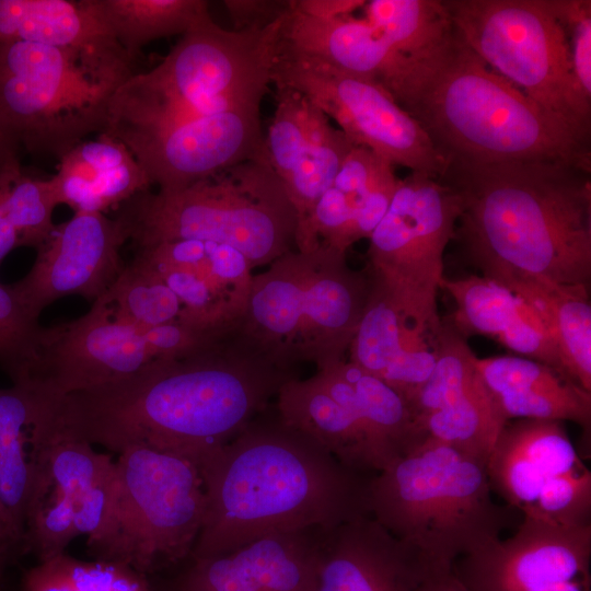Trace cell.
<instances>
[{"label": "cell", "instance_id": "9", "mask_svg": "<svg viewBox=\"0 0 591 591\" xmlns=\"http://www.w3.org/2000/svg\"><path fill=\"white\" fill-rule=\"evenodd\" d=\"M124 50L0 40V119L20 147L60 158L104 132L112 99L134 73Z\"/></svg>", "mask_w": 591, "mask_h": 591}, {"label": "cell", "instance_id": "31", "mask_svg": "<svg viewBox=\"0 0 591 591\" xmlns=\"http://www.w3.org/2000/svg\"><path fill=\"white\" fill-rule=\"evenodd\" d=\"M0 40L90 51L124 50L86 0H0Z\"/></svg>", "mask_w": 591, "mask_h": 591}, {"label": "cell", "instance_id": "22", "mask_svg": "<svg viewBox=\"0 0 591 591\" xmlns=\"http://www.w3.org/2000/svg\"><path fill=\"white\" fill-rule=\"evenodd\" d=\"M586 467L561 421L518 419L503 427L486 472L493 491L531 515L563 478Z\"/></svg>", "mask_w": 591, "mask_h": 591}, {"label": "cell", "instance_id": "47", "mask_svg": "<svg viewBox=\"0 0 591 591\" xmlns=\"http://www.w3.org/2000/svg\"><path fill=\"white\" fill-rule=\"evenodd\" d=\"M12 548L10 546L7 532L0 515V566L3 567V564L12 554Z\"/></svg>", "mask_w": 591, "mask_h": 591}, {"label": "cell", "instance_id": "29", "mask_svg": "<svg viewBox=\"0 0 591 591\" xmlns=\"http://www.w3.org/2000/svg\"><path fill=\"white\" fill-rule=\"evenodd\" d=\"M415 422L424 441L449 445L485 466L508 422L478 370L450 387L421 398Z\"/></svg>", "mask_w": 591, "mask_h": 591}, {"label": "cell", "instance_id": "8", "mask_svg": "<svg viewBox=\"0 0 591 591\" xmlns=\"http://www.w3.org/2000/svg\"><path fill=\"white\" fill-rule=\"evenodd\" d=\"M370 287L369 271L350 268L346 253L293 248L253 275L232 327L286 369H317L346 358Z\"/></svg>", "mask_w": 591, "mask_h": 591}, {"label": "cell", "instance_id": "34", "mask_svg": "<svg viewBox=\"0 0 591 591\" xmlns=\"http://www.w3.org/2000/svg\"><path fill=\"white\" fill-rule=\"evenodd\" d=\"M303 99L306 141L290 177L283 184L296 210L297 231L305 223L323 193L332 185L354 147L318 107L304 96Z\"/></svg>", "mask_w": 591, "mask_h": 591}, {"label": "cell", "instance_id": "1", "mask_svg": "<svg viewBox=\"0 0 591 591\" xmlns=\"http://www.w3.org/2000/svg\"><path fill=\"white\" fill-rule=\"evenodd\" d=\"M298 376L231 326L185 355L152 360L127 378L53 401L47 421L57 434L117 454L148 447L198 466Z\"/></svg>", "mask_w": 591, "mask_h": 591}, {"label": "cell", "instance_id": "5", "mask_svg": "<svg viewBox=\"0 0 591 591\" xmlns=\"http://www.w3.org/2000/svg\"><path fill=\"white\" fill-rule=\"evenodd\" d=\"M286 13L266 27L241 31L205 18L157 67L117 89L104 132L125 142L198 117L260 107Z\"/></svg>", "mask_w": 591, "mask_h": 591}, {"label": "cell", "instance_id": "23", "mask_svg": "<svg viewBox=\"0 0 591 591\" xmlns=\"http://www.w3.org/2000/svg\"><path fill=\"white\" fill-rule=\"evenodd\" d=\"M370 277L368 300L347 359L407 403L433 369L436 332L418 326L389 289Z\"/></svg>", "mask_w": 591, "mask_h": 591}, {"label": "cell", "instance_id": "15", "mask_svg": "<svg viewBox=\"0 0 591 591\" xmlns=\"http://www.w3.org/2000/svg\"><path fill=\"white\" fill-rule=\"evenodd\" d=\"M152 360L140 329L116 321L96 299L79 318L45 327L37 366L22 385L53 401L127 378Z\"/></svg>", "mask_w": 591, "mask_h": 591}, {"label": "cell", "instance_id": "26", "mask_svg": "<svg viewBox=\"0 0 591 591\" xmlns=\"http://www.w3.org/2000/svg\"><path fill=\"white\" fill-rule=\"evenodd\" d=\"M275 399L285 422L309 434L346 466L366 475L385 467L349 397L316 372L288 381Z\"/></svg>", "mask_w": 591, "mask_h": 591}, {"label": "cell", "instance_id": "44", "mask_svg": "<svg viewBox=\"0 0 591 591\" xmlns=\"http://www.w3.org/2000/svg\"><path fill=\"white\" fill-rule=\"evenodd\" d=\"M420 591H472L454 575L452 569L439 570L431 568Z\"/></svg>", "mask_w": 591, "mask_h": 591}, {"label": "cell", "instance_id": "43", "mask_svg": "<svg viewBox=\"0 0 591 591\" xmlns=\"http://www.w3.org/2000/svg\"><path fill=\"white\" fill-rule=\"evenodd\" d=\"M364 3V0H291V4L297 11L318 19H334L352 14Z\"/></svg>", "mask_w": 591, "mask_h": 591}, {"label": "cell", "instance_id": "45", "mask_svg": "<svg viewBox=\"0 0 591 591\" xmlns=\"http://www.w3.org/2000/svg\"><path fill=\"white\" fill-rule=\"evenodd\" d=\"M20 144L0 119V172L19 163Z\"/></svg>", "mask_w": 591, "mask_h": 591}, {"label": "cell", "instance_id": "20", "mask_svg": "<svg viewBox=\"0 0 591 591\" xmlns=\"http://www.w3.org/2000/svg\"><path fill=\"white\" fill-rule=\"evenodd\" d=\"M431 567L371 515L324 529L315 591H420Z\"/></svg>", "mask_w": 591, "mask_h": 591}, {"label": "cell", "instance_id": "46", "mask_svg": "<svg viewBox=\"0 0 591 591\" xmlns=\"http://www.w3.org/2000/svg\"><path fill=\"white\" fill-rule=\"evenodd\" d=\"M16 247H20L18 235L8 221L0 202V264Z\"/></svg>", "mask_w": 591, "mask_h": 591}, {"label": "cell", "instance_id": "14", "mask_svg": "<svg viewBox=\"0 0 591 591\" xmlns=\"http://www.w3.org/2000/svg\"><path fill=\"white\" fill-rule=\"evenodd\" d=\"M591 524L523 515L515 533L457 558L452 570L472 591H591Z\"/></svg>", "mask_w": 591, "mask_h": 591}, {"label": "cell", "instance_id": "4", "mask_svg": "<svg viewBox=\"0 0 591 591\" xmlns=\"http://www.w3.org/2000/svg\"><path fill=\"white\" fill-rule=\"evenodd\" d=\"M397 103L445 161H560L591 167L590 137L488 67L454 27L438 48L413 59Z\"/></svg>", "mask_w": 591, "mask_h": 591}, {"label": "cell", "instance_id": "48", "mask_svg": "<svg viewBox=\"0 0 591 591\" xmlns=\"http://www.w3.org/2000/svg\"><path fill=\"white\" fill-rule=\"evenodd\" d=\"M0 591H3V588H2V586H1V583H0Z\"/></svg>", "mask_w": 591, "mask_h": 591}, {"label": "cell", "instance_id": "11", "mask_svg": "<svg viewBox=\"0 0 591 591\" xmlns=\"http://www.w3.org/2000/svg\"><path fill=\"white\" fill-rule=\"evenodd\" d=\"M466 46L546 112L590 137L591 100L573 73L553 0L443 1Z\"/></svg>", "mask_w": 591, "mask_h": 591}, {"label": "cell", "instance_id": "10", "mask_svg": "<svg viewBox=\"0 0 591 591\" xmlns=\"http://www.w3.org/2000/svg\"><path fill=\"white\" fill-rule=\"evenodd\" d=\"M206 497L195 463L148 447L124 450L115 461L109 510L88 542L97 560L147 577L190 558L201 530Z\"/></svg>", "mask_w": 591, "mask_h": 591}, {"label": "cell", "instance_id": "39", "mask_svg": "<svg viewBox=\"0 0 591 591\" xmlns=\"http://www.w3.org/2000/svg\"><path fill=\"white\" fill-rule=\"evenodd\" d=\"M74 591H152L146 576L115 563L81 561L61 555Z\"/></svg>", "mask_w": 591, "mask_h": 591}, {"label": "cell", "instance_id": "13", "mask_svg": "<svg viewBox=\"0 0 591 591\" xmlns=\"http://www.w3.org/2000/svg\"><path fill=\"white\" fill-rule=\"evenodd\" d=\"M271 83L276 89H290L309 100L354 146L369 149L393 166H405L437 178L443 174L447 161L427 132L373 80L279 48Z\"/></svg>", "mask_w": 591, "mask_h": 591}, {"label": "cell", "instance_id": "25", "mask_svg": "<svg viewBox=\"0 0 591 591\" xmlns=\"http://www.w3.org/2000/svg\"><path fill=\"white\" fill-rule=\"evenodd\" d=\"M440 289L455 305L448 322L463 337L486 336L520 357L548 364L566 375L552 335L523 298L478 275L443 277Z\"/></svg>", "mask_w": 591, "mask_h": 591}, {"label": "cell", "instance_id": "33", "mask_svg": "<svg viewBox=\"0 0 591 591\" xmlns=\"http://www.w3.org/2000/svg\"><path fill=\"white\" fill-rule=\"evenodd\" d=\"M92 12L135 61L148 43L185 34L209 16L204 0H86Z\"/></svg>", "mask_w": 591, "mask_h": 591}, {"label": "cell", "instance_id": "16", "mask_svg": "<svg viewBox=\"0 0 591 591\" xmlns=\"http://www.w3.org/2000/svg\"><path fill=\"white\" fill-rule=\"evenodd\" d=\"M124 144L160 190L182 189L240 162L267 157L260 107L198 117Z\"/></svg>", "mask_w": 591, "mask_h": 591}, {"label": "cell", "instance_id": "6", "mask_svg": "<svg viewBox=\"0 0 591 591\" xmlns=\"http://www.w3.org/2000/svg\"><path fill=\"white\" fill-rule=\"evenodd\" d=\"M367 502L378 523L439 570L500 537L512 515L494 500L484 464L431 440L374 474Z\"/></svg>", "mask_w": 591, "mask_h": 591}, {"label": "cell", "instance_id": "38", "mask_svg": "<svg viewBox=\"0 0 591 591\" xmlns=\"http://www.w3.org/2000/svg\"><path fill=\"white\" fill-rule=\"evenodd\" d=\"M45 327L0 283V367L15 385L32 378L38 362Z\"/></svg>", "mask_w": 591, "mask_h": 591}, {"label": "cell", "instance_id": "37", "mask_svg": "<svg viewBox=\"0 0 591 591\" xmlns=\"http://www.w3.org/2000/svg\"><path fill=\"white\" fill-rule=\"evenodd\" d=\"M0 202L19 246L39 247L56 227L53 211L58 202L49 179L26 175L20 162L0 172Z\"/></svg>", "mask_w": 591, "mask_h": 591}, {"label": "cell", "instance_id": "12", "mask_svg": "<svg viewBox=\"0 0 591 591\" xmlns=\"http://www.w3.org/2000/svg\"><path fill=\"white\" fill-rule=\"evenodd\" d=\"M460 216L456 194L439 178L412 172L369 237V274L421 328L436 331L443 253Z\"/></svg>", "mask_w": 591, "mask_h": 591}, {"label": "cell", "instance_id": "30", "mask_svg": "<svg viewBox=\"0 0 591 591\" xmlns=\"http://www.w3.org/2000/svg\"><path fill=\"white\" fill-rule=\"evenodd\" d=\"M37 402L31 390L0 389V515L14 552L23 546L35 488L32 428Z\"/></svg>", "mask_w": 591, "mask_h": 591}, {"label": "cell", "instance_id": "17", "mask_svg": "<svg viewBox=\"0 0 591 591\" xmlns=\"http://www.w3.org/2000/svg\"><path fill=\"white\" fill-rule=\"evenodd\" d=\"M127 241L115 218L74 213L56 225L36 248L31 270L10 288L35 316L54 301L79 294L94 302L121 274L120 247Z\"/></svg>", "mask_w": 591, "mask_h": 591}, {"label": "cell", "instance_id": "2", "mask_svg": "<svg viewBox=\"0 0 591 591\" xmlns=\"http://www.w3.org/2000/svg\"><path fill=\"white\" fill-rule=\"evenodd\" d=\"M268 407L198 464L206 506L190 559L224 555L273 533L370 515L373 475L346 466Z\"/></svg>", "mask_w": 591, "mask_h": 591}, {"label": "cell", "instance_id": "3", "mask_svg": "<svg viewBox=\"0 0 591 591\" xmlns=\"http://www.w3.org/2000/svg\"><path fill=\"white\" fill-rule=\"evenodd\" d=\"M459 197L454 239L483 276L590 286V169L560 161H448Z\"/></svg>", "mask_w": 591, "mask_h": 591}, {"label": "cell", "instance_id": "49", "mask_svg": "<svg viewBox=\"0 0 591 591\" xmlns=\"http://www.w3.org/2000/svg\"><path fill=\"white\" fill-rule=\"evenodd\" d=\"M2 567L0 566V573H1Z\"/></svg>", "mask_w": 591, "mask_h": 591}, {"label": "cell", "instance_id": "18", "mask_svg": "<svg viewBox=\"0 0 591 591\" xmlns=\"http://www.w3.org/2000/svg\"><path fill=\"white\" fill-rule=\"evenodd\" d=\"M136 258L155 271L176 296L182 323L201 331L231 327L243 314L253 267L234 247L175 240L140 248Z\"/></svg>", "mask_w": 591, "mask_h": 591}, {"label": "cell", "instance_id": "32", "mask_svg": "<svg viewBox=\"0 0 591 591\" xmlns=\"http://www.w3.org/2000/svg\"><path fill=\"white\" fill-rule=\"evenodd\" d=\"M531 304L552 335L568 378L591 392V303L589 287L544 279L507 287Z\"/></svg>", "mask_w": 591, "mask_h": 591}, {"label": "cell", "instance_id": "24", "mask_svg": "<svg viewBox=\"0 0 591 591\" xmlns=\"http://www.w3.org/2000/svg\"><path fill=\"white\" fill-rule=\"evenodd\" d=\"M280 48L318 59L382 85L396 99L413 59L396 51L363 18L318 19L297 11L290 0Z\"/></svg>", "mask_w": 591, "mask_h": 591}, {"label": "cell", "instance_id": "7", "mask_svg": "<svg viewBox=\"0 0 591 591\" xmlns=\"http://www.w3.org/2000/svg\"><path fill=\"white\" fill-rule=\"evenodd\" d=\"M115 218L138 248L175 240L227 244L252 267L294 248L297 215L267 157L250 159L182 189H150L117 207Z\"/></svg>", "mask_w": 591, "mask_h": 591}, {"label": "cell", "instance_id": "40", "mask_svg": "<svg viewBox=\"0 0 591 591\" xmlns=\"http://www.w3.org/2000/svg\"><path fill=\"white\" fill-rule=\"evenodd\" d=\"M553 4L567 31L575 78L591 100V1L553 0Z\"/></svg>", "mask_w": 591, "mask_h": 591}, {"label": "cell", "instance_id": "42", "mask_svg": "<svg viewBox=\"0 0 591 591\" xmlns=\"http://www.w3.org/2000/svg\"><path fill=\"white\" fill-rule=\"evenodd\" d=\"M22 591H74L62 565L61 555L48 561H40L25 571Z\"/></svg>", "mask_w": 591, "mask_h": 591}, {"label": "cell", "instance_id": "35", "mask_svg": "<svg viewBox=\"0 0 591 591\" xmlns=\"http://www.w3.org/2000/svg\"><path fill=\"white\" fill-rule=\"evenodd\" d=\"M363 19L399 54L420 59L438 48L453 25L443 1H366Z\"/></svg>", "mask_w": 591, "mask_h": 591}, {"label": "cell", "instance_id": "28", "mask_svg": "<svg viewBox=\"0 0 591 591\" xmlns=\"http://www.w3.org/2000/svg\"><path fill=\"white\" fill-rule=\"evenodd\" d=\"M49 183L58 205L66 204L74 213H103L151 187L131 151L106 132L61 155Z\"/></svg>", "mask_w": 591, "mask_h": 591}, {"label": "cell", "instance_id": "27", "mask_svg": "<svg viewBox=\"0 0 591 591\" xmlns=\"http://www.w3.org/2000/svg\"><path fill=\"white\" fill-rule=\"evenodd\" d=\"M475 363L508 421L568 420L590 433L591 392L555 368L520 356L477 357Z\"/></svg>", "mask_w": 591, "mask_h": 591}, {"label": "cell", "instance_id": "36", "mask_svg": "<svg viewBox=\"0 0 591 591\" xmlns=\"http://www.w3.org/2000/svg\"><path fill=\"white\" fill-rule=\"evenodd\" d=\"M99 299L116 321L137 329L175 321L181 312L176 296L137 258Z\"/></svg>", "mask_w": 591, "mask_h": 591}, {"label": "cell", "instance_id": "19", "mask_svg": "<svg viewBox=\"0 0 591 591\" xmlns=\"http://www.w3.org/2000/svg\"><path fill=\"white\" fill-rule=\"evenodd\" d=\"M324 529L273 533L224 555L190 559L174 591H315Z\"/></svg>", "mask_w": 591, "mask_h": 591}, {"label": "cell", "instance_id": "41", "mask_svg": "<svg viewBox=\"0 0 591 591\" xmlns=\"http://www.w3.org/2000/svg\"><path fill=\"white\" fill-rule=\"evenodd\" d=\"M290 0H225L235 31L263 28L280 19L289 9Z\"/></svg>", "mask_w": 591, "mask_h": 591}, {"label": "cell", "instance_id": "21", "mask_svg": "<svg viewBox=\"0 0 591 591\" xmlns=\"http://www.w3.org/2000/svg\"><path fill=\"white\" fill-rule=\"evenodd\" d=\"M401 179L394 166L363 147H352L332 185L296 233L294 248L341 253L369 239L386 213Z\"/></svg>", "mask_w": 591, "mask_h": 591}]
</instances>
